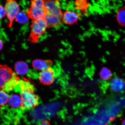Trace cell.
Listing matches in <instances>:
<instances>
[{"label":"cell","mask_w":125,"mask_h":125,"mask_svg":"<svg viewBox=\"0 0 125 125\" xmlns=\"http://www.w3.org/2000/svg\"><path fill=\"white\" fill-rule=\"evenodd\" d=\"M55 77V72L53 69L50 67L42 71L39 76L40 82L45 85H50L52 83Z\"/></svg>","instance_id":"cell-6"},{"label":"cell","mask_w":125,"mask_h":125,"mask_svg":"<svg viewBox=\"0 0 125 125\" xmlns=\"http://www.w3.org/2000/svg\"><path fill=\"white\" fill-rule=\"evenodd\" d=\"M46 14L62 16L59 0H44Z\"/></svg>","instance_id":"cell-5"},{"label":"cell","mask_w":125,"mask_h":125,"mask_svg":"<svg viewBox=\"0 0 125 125\" xmlns=\"http://www.w3.org/2000/svg\"><path fill=\"white\" fill-rule=\"evenodd\" d=\"M100 77L104 81H108L111 78L112 73L111 70L106 67L101 68L99 73Z\"/></svg>","instance_id":"cell-15"},{"label":"cell","mask_w":125,"mask_h":125,"mask_svg":"<svg viewBox=\"0 0 125 125\" xmlns=\"http://www.w3.org/2000/svg\"><path fill=\"white\" fill-rule=\"evenodd\" d=\"M20 78L6 65L0 64V90L9 93L18 85Z\"/></svg>","instance_id":"cell-2"},{"label":"cell","mask_w":125,"mask_h":125,"mask_svg":"<svg viewBox=\"0 0 125 125\" xmlns=\"http://www.w3.org/2000/svg\"><path fill=\"white\" fill-rule=\"evenodd\" d=\"M15 69L18 74L24 75L27 74L29 70V67L25 62L22 61L17 62L15 65Z\"/></svg>","instance_id":"cell-13"},{"label":"cell","mask_w":125,"mask_h":125,"mask_svg":"<svg viewBox=\"0 0 125 125\" xmlns=\"http://www.w3.org/2000/svg\"><path fill=\"white\" fill-rule=\"evenodd\" d=\"M6 2L5 6L6 15H7L9 23V28L12 27L14 20L20 11L19 4L15 0H6Z\"/></svg>","instance_id":"cell-4"},{"label":"cell","mask_w":125,"mask_h":125,"mask_svg":"<svg viewBox=\"0 0 125 125\" xmlns=\"http://www.w3.org/2000/svg\"><path fill=\"white\" fill-rule=\"evenodd\" d=\"M30 27L31 31L29 40L31 42H37L40 37L46 32L47 26L44 18L33 20L31 21Z\"/></svg>","instance_id":"cell-3"},{"label":"cell","mask_w":125,"mask_h":125,"mask_svg":"<svg viewBox=\"0 0 125 125\" xmlns=\"http://www.w3.org/2000/svg\"><path fill=\"white\" fill-rule=\"evenodd\" d=\"M122 125H125V119L123 121L122 123Z\"/></svg>","instance_id":"cell-21"},{"label":"cell","mask_w":125,"mask_h":125,"mask_svg":"<svg viewBox=\"0 0 125 125\" xmlns=\"http://www.w3.org/2000/svg\"><path fill=\"white\" fill-rule=\"evenodd\" d=\"M29 18L25 12L20 11L15 18V21L21 24H24L27 22Z\"/></svg>","instance_id":"cell-17"},{"label":"cell","mask_w":125,"mask_h":125,"mask_svg":"<svg viewBox=\"0 0 125 125\" xmlns=\"http://www.w3.org/2000/svg\"><path fill=\"white\" fill-rule=\"evenodd\" d=\"M117 19L120 25L125 26V7L118 10L117 15Z\"/></svg>","instance_id":"cell-16"},{"label":"cell","mask_w":125,"mask_h":125,"mask_svg":"<svg viewBox=\"0 0 125 125\" xmlns=\"http://www.w3.org/2000/svg\"><path fill=\"white\" fill-rule=\"evenodd\" d=\"M52 64L51 61L37 59L32 62V65L35 69L43 71L50 68Z\"/></svg>","instance_id":"cell-12"},{"label":"cell","mask_w":125,"mask_h":125,"mask_svg":"<svg viewBox=\"0 0 125 125\" xmlns=\"http://www.w3.org/2000/svg\"><path fill=\"white\" fill-rule=\"evenodd\" d=\"M8 103L11 108L15 110L22 112L21 110V98L19 93L10 95Z\"/></svg>","instance_id":"cell-10"},{"label":"cell","mask_w":125,"mask_h":125,"mask_svg":"<svg viewBox=\"0 0 125 125\" xmlns=\"http://www.w3.org/2000/svg\"><path fill=\"white\" fill-rule=\"evenodd\" d=\"M110 87L114 92H121L125 88V80L119 77H115L111 81Z\"/></svg>","instance_id":"cell-11"},{"label":"cell","mask_w":125,"mask_h":125,"mask_svg":"<svg viewBox=\"0 0 125 125\" xmlns=\"http://www.w3.org/2000/svg\"><path fill=\"white\" fill-rule=\"evenodd\" d=\"M48 28H55L60 26L63 23L62 16L46 14L44 18Z\"/></svg>","instance_id":"cell-9"},{"label":"cell","mask_w":125,"mask_h":125,"mask_svg":"<svg viewBox=\"0 0 125 125\" xmlns=\"http://www.w3.org/2000/svg\"><path fill=\"white\" fill-rule=\"evenodd\" d=\"M25 12L28 18L32 20L44 18L46 14L45 9L32 6H30Z\"/></svg>","instance_id":"cell-7"},{"label":"cell","mask_w":125,"mask_h":125,"mask_svg":"<svg viewBox=\"0 0 125 125\" xmlns=\"http://www.w3.org/2000/svg\"><path fill=\"white\" fill-rule=\"evenodd\" d=\"M80 18L79 13L71 10H67L62 15L63 22L68 25H72L77 23Z\"/></svg>","instance_id":"cell-8"},{"label":"cell","mask_w":125,"mask_h":125,"mask_svg":"<svg viewBox=\"0 0 125 125\" xmlns=\"http://www.w3.org/2000/svg\"><path fill=\"white\" fill-rule=\"evenodd\" d=\"M3 47V43L1 40L0 39V51L2 49Z\"/></svg>","instance_id":"cell-20"},{"label":"cell","mask_w":125,"mask_h":125,"mask_svg":"<svg viewBox=\"0 0 125 125\" xmlns=\"http://www.w3.org/2000/svg\"><path fill=\"white\" fill-rule=\"evenodd\" d=\"M5 15L6 12L4 7L0 5V19L3 18Z\"/></svg>","instance_id":"cell-19"},{"label":"cell","mask_w":125,"mask_h":125,"mask_svg":"<svg viewBox=\"0 0 125 125\" xmlns=\"http://www.w3.org/2000/svg\"><path fill=\"white\" fill-rule=\"evenodd\" d=\"M9 97L6 92L3 91H0V106H5L8 102Z\"/></svg>","instance_id":"cell-18"},{"label":"cell","mask_w":125,"mask_h":125,"mask_svg":"<svg viewBox=\"0 0 125 125\" xmlns=\"http://www.w3.org/2000/svg\"><path fill=\"white\" fill-rule=\"evenodd\" d=\"M13 90L21 96L23 112L32 110L40 104V98L35 93V87L28 80H20Z\"/></svg>","instance_id":"cell-1"},{"label":"cell","mask_w":125,"mask_h":125,"mask_svg":"<svg viewBox=\"0 0 125 125\" xmlns=\"http://www.w3.org/2000/svg\"><path fill=\"white\" fill-rule=\"evenodd\" d=\"M75 9L83 13L86 11L89 7L88 0H75Z\"/></svg>","instance_id":"cell-14"}]
</instances>
